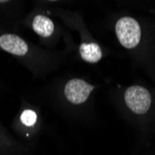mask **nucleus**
I'll list each match as a JSON object with an SVG mask.
<instances>
[{"instance_id":"20e7f679","label":"nucleus","mask_w":155,"mask_h":155,"mask_svg":"<svg viewBox=\"0 0 155 155\" xmlns=\"http://www.w3.org/2000/svg\"><path fill=\"white\" fill-rule=\"evenodd\" d=\"M0 48L16 56H23L28 52L26 42L13 34H6L0 36Z\"/></svg>"},{"instance_id":"f03ea898","label":"nucleus","mask_w":155,"mask_h":155,"mask_svg":"<svg viewBox=\"0 0 155 155\" xmlns=\"http://www.w3.org/2000/svg\"><path fill=\"white\" fill-rule=\"evenodd\" d=\"M124 100L127 107L137 114H144L149 110L151 103L150 92L139 86H133L126 89Z\"/></svg>"},{"instance_id":"7ed1b4c3","label":"nucleus","mask_w":155,"mask_h":155,"mask_svg":"<svg viewBox=\"0 0 155 155\" xmlns=\"http://www.w3.org/2000/svg\"><path fill=\"white\" fill-rule=\"evenodd\" d=\"M93 89V86L82 79H72L65 86L64 93L70 102L81 104L87 100Z\"/></svg>"},{"instance_id":"423d86ee","label":"nucleus","mask_w":155,"mask_h":155,"mask_svg":"<svg viewBox=\"0 0 155 155\" xmlns=\"http://www.w3.org/2000/svg\"><path fill=\"white\" fill-rule=\"evenodd\" d=\"M33 29L37 35L43 37H48L54 31V24L49 18L38 15L33 21Z\"/></svg>"},{"instance_id":"f257e3e1","label":"nucleus","mask_w":155,"mask_h":155,"mask_svg":"<svg viewBox=\"0 0 155 155\" xmlns=\"http://www.w3.org/2000/svg\"><path fill=\"white\" fill-rule=\"evenodd\" d=\"M115 32L121 45L126 48H136L141 37L139 24L136 20L130 17L120 19L116 23Z\"/></svg>"},{"instance_id":"39448f33","label":"nucleus","mask_w":155,"mask_h":155,"mask_svg":"<svg viewBox=\"0 0 155 155\" xmlns=\"http://www.w3.org/2000/svg\"><path fill=\"white\" fill-rule=\"evenodd\" d=\"M80 54L82 59L89 63L100 61L102 57L101 49L96 43H84L80 46Z\"/></svg>"},{"instance_id":"0eeeda50","label":"nucleus","mask_w":155,"mask_h":155,"mask_svg":"<svg viewBox=\"0 0 155 155\" xmlns=\"http://www.w3.org/2000/svg\"><path fill=\"white\" fill-rule=\"evenodd\" d=\"M36 119H37V115L32 110H25L21 115V120L22 124L27 126L34 125L36 122Z\"/></svg>"}]
</instances>
